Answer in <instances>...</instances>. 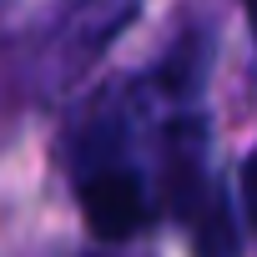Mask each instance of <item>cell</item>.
Returning a JSON list of instances; mask_svg holds the SVG:
<instances>
[{"instance_id":"2","label":"cell","mask_w":257,"mask_h":257,"mask_svg":"<svg viewBox=\"0 0 257 257\" xmlns=\"http://www.w3.org/2000/svg\"><path fill=\"white\" fill-rule=\"evenodd\" d=\"M182 217H187V227H192V252H197V257H242L237 222H232V207H227L222 187H207Z\"/></svg>"},{"instance_id":"3","label":"cell","mask_w":257,"mask_h":257,"mask_svg":"<svg viewBox=\"0 0 257 257\" xmlns=\"http://www.w3.org/2000/svg\"><path fill=\"white\" fill-rule=\"evenodd\" d=\"M237 187H242V207H247V222L257 227V147L247 152L242 172H237Z\"/></svg>"},{"instance_id":"5","label":"cell","mask_w":257,"mask_h":257,"mask_svg":"<svg viewBox=\"0 0 257 257\" xmlns=\"http://www.w3.org/2000/svg\"><path fill=\"white\" fill-rule=\"evenodd\" d=\"M91 257H101V252H91Z\"/></svg>"},{"instance_id":"4","label":"cell","mask_w":257,"mask_h":257,"mask_svg":"<svg viewBox=\"0 0 257 257\" xmlns=\"http://www.w3.org/2000/svg\"><path fill=\"white\" fill-rule=\"evenodd\" d=\"M247 26H252V51H257V6H247Z\"/></svg>"},{"instance_id":"1","label":"cell","mask_w":257,"mask_h":257,"mask_svg":"<svg viewBox=\"0 0 257 257\" xmlns=\"http://www.w3.org/2000/svg\"><path fill=\"white\" fill-rule=\"evenodd\" d=\"M81 212L101 242H126L152 222V192H147L142 172L101 162L96 172L81 177Z\"/></svg>"}]
</instances>
